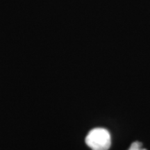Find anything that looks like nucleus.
<instances>
[{"instance_id": "obj_1", "label": "nucleus", "mask_w": 150, "mask_h": 150, "mask_svg": "<svg viewBox=\"0 0 150 150\" xmlns=\"http://www.w3.org/2000/svg\"><path fill=\"white\" fill-rule=\"evenodd\" d=\"M85 141L92 150H108L111 145V137L106 129L95 128L88 134Z\"/></svg>"}, {"instance_id": "obj_2", "label": "nucleus", "mask_w": 150, "mask_h": 150, "mask_svg": "<svg viewBox=\"0 0 150 150\" xmlns=\"http://www.w3.org/2000/svg\"><path fill=\"white\" fill-rule=\"evenodd\" d=\"M128 150H147L146 149H142V143L140 142H134L131 144L130 147Z\"/></svg>"}]
</instances>
